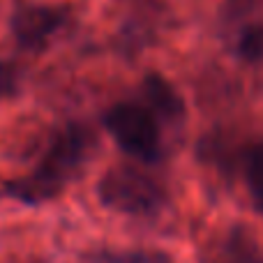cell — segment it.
<instances>
[{
	"mask_svg": "<svg viewBox=\"0 0 263 263\" xmlns=\"http://www.w3.org/2000/svg\"><path fill=\"white\" fill-rule=\"evenodd\" d=\"M97 196L106 208L125 215H153L166 201L162 185L134 166H114L102 176Z\"/></svg>",
	"mask_w": 263,
	"mask_h": 263,
	"instance_id": "1",
	"label": "cell"
},
{
	"mask_svg": "<svg viewBox=\"0 0 263 263\" xmlns=\"http://www.w3.org/2000/svg\"><path fill=\"white\" fill-rule=\"evenodd\" d=\"M104 127L114 141L132 157L155 162L159 157V125L145 106L116 104L104 116Z\"/></svg>",
	"mask_w": 263,
	"mask_h": 263,
	"instance_id": "2",
	"label": "cell"
},
{
	"mask_svg": "<svg viewBox=\"0 0 263 263\" xmlns=\"http://www.w3.org/2000/svg\"><path fill=\"white\" fill-rule=\"evenodd\" d=\"M90 132L81 127V125H67L51 139L49 148H46L44 157L40 162V168H44L46 173H51L55 180H60L65 185L81 168L83 159L90 153Z\"/></svg>",
	"mask_w": 263,
	"mask_h": 263,
	"instance_id": "3",
	"label": "cell"
},
{
	"mask_svg": "<svg viewBox=\"0 0 263 263\" xmlns=\"http://www.w3.org/2000/svg\"><path fill=\"white\" fill-rule=\"evenodd\" d=\"M67 21V7L18 5L12 14V35L23 49L40 51Z\"/></svg>",
	"mask_w": 263,
	"mask_h": 263,
	"instance_id": "4",
	"label": "cell"
},
{
	"mask_svg": "<svg viewBox=\"0 0 263 263\" xmlns=\"http://www.w3.org/2000/svg\"><path fill=\"white\" fill-rule=\"evenodd\" d=\"M143 97L148 102V111L164 120H180L185 116V102L178 95V90L159 74H148L141 83Z\"/></svg>",
	"mask_w": 263,
	"mask_h": 263,
	"instance_id": "5",
	"label": "cell"
},
{
	"mask_svg": "<svg viewBox=\"0 0 263 263\" xmlns=\"http://www.w3.org/2000/svg\"><path fill=\"white\" fill-rule=\"evenodd\" d=\"M63 182L55 180L51 173H46L44 168L37 166L32 173L23 178H16V180H9L5 185V192H7L12 199L16 201H23V203H30V205H37V203H44V201H51L63 192Z\"/></svg>",
	"mask_w": 263,
	"mask_h": 263,
	"instance_id": "6",
	"label": "cell"
},
{
	"mask_svg": "<svg viewBox=\"0 0 263 263\" xmlns=\"http://www.w3.org/2000/svg\"><path fill=\"white\" fill-rule=\"evenodd\" d=\"M242 168H245L247 192H250L254 205L263 213V141L261 143H252L245 150Z\"/></svg>",
	"mask_w": 263,
	"mask_h": 263,
	"instance_id": "7",
	"label": "cell"
},
{
	"mask_svg": "<svg viewBox=\"0 0 263 263\" xmlns=\"http://www.w3.org/2000/svg\"><path fill=\"white\" fill-rule=\"evenodd\" d=\"M92 263H173L164 252L132 250V252H100L92 256Z\"/></svg>",
	"mask_w": 263,
	"mask_h": 263,
	"instance_id": "8",
	"label": "cell"
},
{
	"mask_svg": "<svg viewBox=\"0 0 263 263\" xmlns=\"http://www.w3.org/2000/svg\"><path fill=\"white\" fill-rule=\"evenodd\" d=\"M238 55L247 63H259L263 60V26L252 23L238 37Z\"/></svg>",
	"mask_w": 263,
	"mask_h": 263,
	"instance_id": "9",
	"label": "cell"
},
{
	"mask_svg": "<svg viewBox=\"0 0 263 263\" xmlns=\"http://www.w3.org/2000/svg\"><path fill=\"white\" fill-rule=\"evenodd\" d=\"M18 92V69L0 60V100H9Z\"/></svg>",
	"mask_w": 263,
	"mask_h": 263,
	"instance_id": "10",
	"label": "cell"
},
{
	"mask_svg": "<svg viewBox=\"0 0 263 263\" xmlns=\"http://www.w3.org/2000/svg\"><path fill=\"white\" fill-rule=\"evenodd\" d=\"M254 263H263V261H259V259H256V261H254Z\"/></svg>",
	"mask_w": 263,
	"mask_h": 263,
	"instance_id": "11",
	"label": "cell"
}]
</instances>
